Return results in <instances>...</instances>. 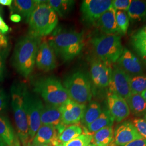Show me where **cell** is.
I'll return each instance as SVG.
<instances>
[{"label": "cell", "instance_id": "obj_23", "mask_svg": "<svg viewBox=\"0 0 146 146\" xmlns=\"http://www.w3.org/2000/svg\"><path fill=\"white\" fill-rule=\"evenodd\" d=\"M127 15L131 22H139L146 19V1L133 0L128 9Z\"/></svg>", "mask_w": 146, "mask_h": 146}, {"label": "cell", "instance_id": "obj_31", "mask_svg": "<svg viewBox=\"0 0 146 146\" xmlns=\"http://www.w3.org/2000/svg\"><path fill=\"white\" fill-rule=\"evenodd\" d=\"M116 20L119 34L125 35L129 25V19L124 11H116Z\"/></svg>", "mask_w": 146, "mask_h": 146}, {"label": "cell", "instance_id": "obj_17", "mask_svg": "<svg viewBox=\"0 0 146 146\" xmlns=\"http://www.w3.org/2000/svg\"><path fill=\"white\" fill-rule=\"evenodd\" d=\"M119 67L130 76L142 75L143 68L139 58L127 49H124L117 60Z\"/></svg>", "mask_w": 146, "mask_h": 146}, {"label": "cell", "instance_id": "obj_35", "mask_svg": "<svg viewBox=\"0 0 146 146\" xmlns=\"http://www.w3.org/2000/svg\"><path fill=\"white\" fill-rule=\"evenodd\" d=\"M131 0H114L112 1V7L116 11H128L131 3Z\"/></svg>", "mask_w": 146, "mask_h": 146}, {"label": "cell", "instance_id": "obj_8", "mask_svg": "<svg viewBox=\"0 0 146 146\" xmlns=\"http://www.w3.org/2000/svg\"><path fill=\"white\" fill-rule=\"evenodd\" d=\"M43 106L42 100L38 96L28 90L26 98L27 116L29 126L28 145L31 144L33 139L41 125V117Z\"/></svg>", "mask_w": 146, "mask_h": 146}, {"label": "cell", "instance_id": "obj_1", "mask_svg": "<svg viewBox=\"0 0 146 146\" xmlns=\"http://www.w3.org/2000/svg\"><path fill=\"white\" fill-rule=\"evenodd\" d=\"M47 42L56 56L64 61L76 58L84 46L82 33L74 31L58 30L49 37Z\"/></svg>", "mask_w": 146, "mask_h": 146}, {"label": "cell", "instance_id": "obj_27", "mask_svg": "<svg viewBox=\"0 0 146 146\" xmlns=\"http://www.w3.org/2000/svg\"><path fill=\"white\" fill-rule=\"evenodd\" d=\"M48 5L51 7L57 15L61 17L68 15L72 11L75 1L71 0H48L47 1Z\"/></svg>", "mask_w": 146, "mask_h": 146}, {"label": "cell", "instance_id": "obj_18", "mask_svg": "<svg viewBox=\"0 0 146 146\" xmlns=\"http://www.w3.org/2000/svg\"><path fill=\"white\" fill-rule=\"evenodd\" d=\"M60 135V134L55 127L50 125H41L33 139L31 144L58 146L61 143L59 140Z\"/></svg>", "mask_w": 146, "mask_h": 146}, {"label": "cell", "instance_id": "obj_39", "mask_svg": "<svg viewBox=\"0 0 146 146\" xmlns=\"http://www.w3.org/2000/svg\"><path fill=\"white\" fill-rule=\"evenodd\" d=\"M135 49L141 55V56L146 61V48H138Z\"/></svg>", "mask_w": 146, "mask_h": 146}, {"label": "cell", "instance_id": "obj_43", "mask_svg": "<svg viewBox=\"0 0 146 146\" xmlns=\"http://www.w3.org/2000/svg\"><path fill=\"white\" fill-rule=\"evenodd\" d=\"M0 146H7L5 142L0 138Z\"/></svg>", "mask_w": 146, "mask_h": 146}, {"label": "cell", "instance_id": "obj_46", "mask_svg": "<svg viewBox=\"0 0 146 146\" xmlns=\"http://www.w3.org/2000/svg\"><path fill=\"white\" fill-rule=\"evenodd\" d=\"M143 119H144L146 121V113L145 115H143Z\"/></svg>", "mask_w": 146, "mask_h": 146}, {"label": "cell", "instance_id": "obj_49", "mask_svg": "<svg viewBox=\"0 0 146 146\" xmlns=\"http://www.w3.org/2000/svg\"><path fill=\"white\" fill-rule=\"evenodd\" d=\"M1 12H2V8H1V6H0V14H1Z\"/></svg>", "mask_w": 146, "mask_h": 146}, {"label": "cell", "instance_id": "obj_41", "mask_svg": "<svg viewBox=\"0 0 146 146\" xmlns=\"http://www.w3.org/2000/svg\"><path fill=\"white\" fill-rule=\"evenodd\" d=\"M12 0H0V5L5 6H8L11 7L12 5Z\"/></svg>", "mask_w": 146, "mask_h": 146}, {"label": "cell", "instance_id": "obj_13", "mask_svg": "<svg viewBox=\"0 0 146 146\" xmlns=\"http://www.w3.org/2000/svg\"><path fill=\"white\" fill-rule=\"evenodd\" d=\"M143 138L131 121H125L117 125L114 131V141L117 146H124L136 140Z\"/></svg>", "mask_w": 146, "mask_h": 146}, {"label": "cell", "instance_id": "obj_48", "mask_svg": "<svg viewBox=\"0 0 146 146\" xmlns=\"http://www.w3.org/2000/svg\"><path fill=\"white\" fill-rule=\"evenodd\" d=\"M88 146H94V145H93V144H92V143H90V144H89V145Z\"/></svg>", "mask_w": 146, "mask_h": 146}, {"label": "cell", "instance_id": "obj_24", "mask_svg": "<svg viewBox=\"0 0 146 146\" xmlns=\"http://www.w3.org/2000/svg\"><path fill=\"white\" fill-rule=\"evenodd\" d=\"M125 101L133 115L139 117L146 114V101L141 94L131 93Z\"/></svg>", "mask_w": 146, "mask_h": 146}, {"label": "cell", "instance_id": "obj_7", "mask_svg": "<svg viewBox=\"0 0 146 146\" xmlns=\"http://www.w3.org/2000/svg\"><path fill=\"white\" fill-rule=\"evenodd\" d=\"M63 85L70 99L77 103L86 104L92 99L91 82L88 76L84 72L76 71L68 75Z\"/></svg>", "mask_w": 146, "mask_h": 146}, {"label": "cell", "instance_id": "obj_11", "mask_svg": "<svg viewBox=\"0 0 146 146\" xmlns=\"http://www.w3.org/2000/svg\"><path fill=\"white\" fill-rule=\"evenodd\" d=\"M112 73L110 64L96 58L90 63V76L92 82L97 88L108 87Z\"/></svg>", "mask_w": 146, "mask_h": 146}, {"label": "cell", "instance_id": "obj_45", "mask_svg": "<svg viewBox=\"0 0 146 146\" xmlns=\"http://www.w3.org/2000/svg\"><path fill=\"white\" fill-rule=\"evenodd\" d=\"M27 146H49L48 145H33V144H29Z\"/></svg>", "mask_w": 146, "mask_h": 146}, {"label": "cell", "instance_id": "obj_28", "mask_svg": "<svg viewBox=\"0 0 146 146\" xmlns=\"http://www.w3.org/2000/svg\"><path fill=\"white\" fill-rule=\"evenodd\" d=\"M84 133L83 128L78 125H68L59 136L60 143H64L71 141Z\"/></svg>", "mask_w": 146, "mask_h": 146}, {"label": "cell", "instance_id": "obj_21", "mask_svg": "<svg viewBox=\"0 0 146 146\" xmlns=\"http://www.w3.org/2000/svg\"><path fill=\"white\" fill-rule=\"evenodd\" d=\"M0 138L7 146H20V140L11 125L9 120L0 115Z\"/></svg>", "mask_w": 146, "mask_h": 146}, {"label": "cell", "instance_id": "obj_36", "mask_svg": "<svg viewBox=\"0 0 146 146\" xmlns=\"http://www.w3.org/2000/svg\"><path fill=\"white\" fill-rule=\"evenodd\" d=\"M8 104V96L4 89L0 87V112L6 109Z\"/></svg>", "mask_w": 146, "mask_h": 146}, {"label": "cell", "instance_id": "obj_15", "mask_svg": "<svg viewBox=\"0 0 146 146\" xmlns=\"http://www.w3.org/2000/svg\"><path fill=\"white\" fill-rule=\"evenodd\" d=\"M35 64L39 69L45 72L56 67V55L47 41L41 42L39 44Z\"/></svg>", "mask_w": 146, "mask_h": 146}, {"label": "cell", "instance_id": "obj_50", "mask_svg": "<svg viewBox=\"0 0 146 146\" xmlns=\"http://www.w3.org/2000/svg\"><path fill=\"white\" fill-rule=\"evenodd\" d=\"M110 146H116V145H115V144H113V143H112L111 145Z\"/></svg>", "mask_w": 146, "mask_h": 146}, {"label": "cell", "instance_id": "obj_25", "mask_svg": "<svg viewBox=\"0 0 146 146\" xmlns=\"http://www.w3.org/2000/svg\"><path fill=\"white\" fill-rule=\"evenodd\" d=\"M114 120L108 110L102 111L99 117L91 124L85 127L87 131L93 135L95 133L108 126H112Z\"/></svg>", "mask_w": 146, "mask_h": 146}, {"label": "cell", "instance_id": "obj_14", "mask_svg": "<svg viewBox=\"0 0 146 146\" xmlns=\"http://www.w3.org/2000/svg\"><path fill=\"white\" fill-rule=\"evenodd\" d=\"M107 104L110 114L117 122L123 121L130 115L131 111L125 100L116 94L108 93Z\"/></svg>", "mask_w": 146, "mask_h": 146}, {"label": "cell", "instance_id": "obj_16", "mask_svg": "<svg viewBox=\"0 0 146 146\" xmlns=\"http://www.w3.org/2000/svg\"><path fill=\"white\" fill-rule=\"evenodd\" d=\"M41 125L55 127L60 134L67 127L63 124L60 107L47 104L43 106L41 117Z\"/></svg>", "mask_w": 146, "mask_h": 146}, {"label": "cell", "instance_id": "obj_26", "mask_svg": "<svg viewBox=\"0 0 146 146\" xmlns=\"http://www.w3.org/2000/svg\"><path fill=\"white\" fill-rule=\"evenodd\" d=\"M102 110L100 104L95 101L90 102L86 106L84 112L81 122L84 127L91 124L95 120L97 119L102 113Z\"/></svg>", "mask_w": 146, "mask_h": 146}, {"label": "cell", "instance_id": "obj_2", "mask_svg": "<svg viewBox=\"0 0 146 146\" xmlns=\"http://www.w3.org/2000/svg\"><path fill=\"white\" fill-rule=\"evenodd\" d=\"M40 42V38L28 35L21 37L16 44L12 64L23 78H28L33 71Z\"/></svg>", "mask_w": 146, "mask_h": 146}, {"label": "cell", "instance_id": "obj_37", "mask_svg": "<svg viewBox=\"0 0 146 146\" xmlns=\"http://www.w3.org/2000/svg\"><path fill=\"white\" fill-rule=\"evenodd\" d=\"M124 146H146V139L142 138L132 141Z\"/></svg>", "mask_w": 146, "mask_h": 146}, {"label": "cell", "instance_id": "obj_38", "mask_svg": "<svg viewBox=\"0 0 146 146\" xmlns=\"http://www.w3.org/2000/svg\"><path fill=\"white\" fill-rule=\"evenodd\" d=\"M9 29V26L5 23L1 16L0 15V32L5 34L8 31Z\"/></svg>", "mask_w": 146, "mask_h": 146}, {"label": "cell", "instance_id": "obj_33", "mask_svg": "<svg viewBox=\"0 0 146 146\" xmlns=\"http://www.w3.org/2000/svg\"><path fill=\"white\" fill-rule=\"evenodd\" d=\"M131 43L135 49L138 48H146V36L137 32L132 36Z\"/></svg>", "mask_w": 146, "mask_h": 146}, {"label": "cell", "instance_id": "obj_42", "mask_svg": "<svg viewBox=\"0 0 146 146\" xmlns=\"http://www.w3.org/2000/svg\"><path fill=\"white\" fill-rule=\"evenodd\" d=\"M137 33H139V34H140L143 36H146V26L144 27L143 28H142L139 31H137Z\"/></svg>", "mask_w": 146, "mask_h": 146}, {"label": "cell", "instance_id": "obj_5", "mask_svg": "<svg viewBox=\"0 0 146 146\" xmlns=\"http://www.w3.org/2000/svg\"><path fill=\"white\" fill-rule=\"evenodd\" d=\"M33 91L40 95L47 104L53 106L60 107L70 99L61 81L52 76L36 79L33 83Z\"/></svg>", "mask_w": 146, "mask_h": 146}, {"label": "cell", "instance_id": "obj_47", "mask_svg": "<svg viewBox=\"0 0 146 146\" xmlns=\"http://www.w3.org/2000/svg\"><path fill=\"white\" fill-rule=\"evenodd\" d=\"M63 146V144L62 143H60L59 145H58V146Z\"/></svg>", "mask_w": 146, "mask_h": 146}, {"label": "cell", "instance_id": "obj_32", "mask_svg": "<svg viewBox=\"0 0 146 146\" xmlns=\"http://www.w3.org/2000/svg\"><path fill=\"white\" fill-rule=\"evenodd\" d=\"M7 54V48H0V82L3 80L5 75V60Z\"/></svg>", "mask_w": 146, "mask_h": 146}, {"label": "cell", "instance_id": "obj_29", "mask_svg": "<svg viewBox=\"0 0 146 146\" xmlns=\"http://www.w3.org/2000/svg\"><path fill=\"white\" fill-rule=\"evenodd\" d=\"M131 93L141 94L146 89V76L139 75L129 77Z\"/></svg>", "mask_w": 146, "mask_h": 146}, {"label": "cell", "instance_id": "obj_12", "mask_svg": "<svg viewBox=\"0 0 146 146\" xmlns=\"http://www.w3.org/2000/svg\"><path fill=\"white\" fill-rule=\"evenodd\" d=\"M86 107V104H78L71 99L60 106L63 124L66 127L77 125L82 120Z\"/></svg>", "mask_w": 146, "mask_h": 146}, {"label": "cell", "instance_id": "obj_22", "mask_svg": "<svg viewBox=\"0 0 146 146\" xmlns=\"http://www.w3.org/2000/svg\"><path fill=\"white\" fill-rule=\"evenodd\" d=\"M114 141V130L108 126L96 131L93 135L91 143L94 146H110Z\"/></svg>", "mask_w": 146, "mask_h": 146}, {"label": "cell", "instance_id": "obj_19", "mask_svg": "<svg viewBox=\"0 0 146 146\" xmlns=\"http://www.w3.org/2000/svg\"><path fill=\"white\" fill-rule=\"evenodd\" d=\"M116 11L111 6L101 16L96 25L105 34H120L116 20Z\"/></svg>", "mask_w": 146, "mask_h": 146}, {"label": "cell", "instance_id": "obj_34", "mask_svg": "<svg viewBox=\"0 0 146 146\" xmlns=\"http://www.w3.org/2000/svg\"><path fill=\"white\" fill-rule=\"evenodd\" d=\"M133 123L135 125L140 134L142 137L146 139V121L142 118H135L133 121Z\"/></svg>", "mask_w": 146, "mask_h": 146}, {"label": "cell", "instance_id": "obj_20", "mask_svg": "<svg viewBox=\"0 0 146 146\" xmlns=\"http://www.w3.org/2000/svg\"><path fill=\"white\" fill-rule=\"evenodd\" d=\"M41 1L14 0L11 5V14H17L25 19L28 22L32 13Z\"/></svg>", "mask_w": 146, "mask_h": 146}, {"label": "cell", "instance_id": "obj_9", "mask_svg": "<svg viewBox=\"0 0 146 146\" xmlns=\"http://www.w3.org/2000/svg\"><path fill=\"white\" fill-rule=\"evenodd\" d=\"M111 6V0L83 1L80 8L82 19L89 25L96 24L101 16Z\"/></svg>", "mask_w": 146, "mask_h": 146}, {"label": "cell", "instance_id": "obj_44", "mask_svg": "<svg viewBox=\"0 0 146 146\" xmlns=\"http://www.w3.org/2000/svg\"><path fill=\"white\" fill-rule=\"evenodd\" d=\"M141 96H142L146 101V89L145 91H143V92L141 93Z\"/></svg>", "mask_w": 146, "mask_h": 146}, {"label": "cell", "instance_id": "obj_40", "mask_svg": "<svg viewBox=\"0 0 146 146\" xmlns=\"http://www.w3.org/2000/svg\"><path fill=\"white\" fill-rule=\"evenodd\" d=\"M10 19L11 21L14 22H19L21 21L22 17L20 15L17 14H11L10 17Z\"/></svg>", "mask_w": 146, "mask_h": 146}, {"label": "cell", "instance_id": "obj_4", "mask_svg": "<svg viewBox=\"0 0 146 146\" xmlns=\"http://www.w3.org/2000/svg\"><path fill=\"white\" fill-rule=\"evenodd\" d=\"M28 35L41 38L50 34L58 23L56 12L48 5L47 1H41L33 11L28 21Z\"/></svg>", "mask_w": 146, "mask_h": 146}, {"label": "cell", "instance_id": "obj_3", "mask_svg": "<svg viewBox=\"0 0 146 146\" xmlns=\"http://www.w3.org/2000/svg\"><path fill=\"white\" fill-rule=\"evenodd\" d=\"M28 89L26 84L16 81L11 88V106L15 122L17 135L22 146L29 144V126L27 116L26 98Z\"/></svg>", "mask_w": 146, "mask_h": 146}, {"label": "cell", "instance_id": "obj_6", "mask_svg": "<svg viewBox=\"0 0 146 146\" xmlns=\"http://www.w3.org/2000/svg\"><path fill=\"white\" fill-rule=\"evenodd\" d=\"M91 43L96 58L109 64L117 62L124 49L121 37L116 34L95 37Z\"/></svg>", "mask_w": 146, "mask_h": 146}, {"label": "cell", "instance_id": "obj_30", "mask_svg": "<svg viewBox=\"0 0 146 146\" xmlns=\"http://www.w3.org/2000/svg\"><path fill=\"white\" fill-rule=\"evenodd\" d=\"M84 133L68 142L62 143L63 146H88L91 143L93 135L89 133L84 127Z\"/></svg>", "mask_w": 146, "mask_h": 146}, {"label": "cell", "instance_id": "obj_10", "mask_svg": "<svg viewBox=\"0 0 146 146\" xmlns=\"http://www.w3.org/2000/svg\"><path fill=\"white\" fill-rule=\"evenodd\" d=\"M130 76L119 67L115 66L112 69V73L109 84L110 93L116 94L126 100L131 94L130 82Z\"/></svg>", "mask_w": 146, "mask_h": 146}]
</instances>
